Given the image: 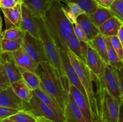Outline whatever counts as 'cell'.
I'll use <instances>...</instances> for the list:
<instances>
[{"label": "cell", "instance_id": "12", "mask_svg": "<svg viewBox=\"0 0 123 122\" xmlns=\"http://www.w3.org/2000/svg\"><path fill=\"white\" fill-rule=\"evenodd\" d=\"M60 53H61L62 66H63L64 69L66 72V76L69 81L70 84L73 85L77 89H78L87 98L85 89L80 83L79 77H78L74 67L72 65V63L70 61V59L67 55V52L60 49Z\"/></svg>", "mask_w": 123, "mask_h": 122}, {"label": "cell", "instance_id": "21", "mask_svg": "<svg viewBox=\"0 0 123 122\" xmlns=\"http://www.w3.org/2000/svg\"><path fill=\"white\" fill-rule=\"evenodd\" d=\"M33 92L36 94V96L41 100H42L44 104L48 105L50 108L52 109L58 114L60 115L63 118H64L63 109L56 102V100L52 97L50 96L44 90H43L42 87H40L39 88L34 90Z\"/></svg>", "mask_w": 123, "mask_h": 122}, {"label": "cell", "instance_id": "37", "mask_svg": "<svg viewBox=\"0 0 123 122\" xmlns=\"http://www.w3.org/2000/svg\"><path fill=\"white\" fill-rule=\"evenodd\" d=\"M19 110L6 106H0V120L8 118L16 114Z\"/></svg>", "mask_w": 123, "mask_h": 122}, {"label": "cell", "instance_id": "7", "mask_svg": "<svg viewBox=\"0 0 123 122\" xmlns=\"http://www.w3.org/2000/svg\"><path fill=\"white\" fill-rule=\"evenodd\" d=\"M22 48L38 64L48 62L44 44L40 38H36L26 32Z\"/></svg>", "mask_w": 123, "mask_h": 122}, {"label": "cell", "instance_id": "32", "mask_svg": "<svg viewBox=\"0 0 123 122\" xmlns=\"http://www.w3.org/2000/svg\"><path fill=\"white\" fill-rule=\"evenodd\" d=\"M8 118L16 122H40L38 117L25 110L19 111L16 114Z\"/></svg>", "mask_w": 123, "mask_h": 122}, {"label": "cell", "instance_id": "41", "mask_svg": "<svg viewBox=\"0 0 123 122\" xmlns=\"http://www.w3.org/2000/svg\"><path fill=\"white\" fill-rule=\"evenodd\" d=\"M94 122H106L105 120L104 117L102 116V113L99 111V113H98V116L97 118H95V120H94Z\"/></svg>", "mask_w": 123, "mask_h": 122}, {"label": "cell", "instance_id": "39", "mask_svg": "<svg viewBox=\"0 0 123 122\" xmlns=\"http://www.w3.org/2000/svg\"><path fill=\"white\" fill-rule=\"evenodd\" d=\"M99 6L109 8L115 0H95Z\"/></svg>", "mask_w": 123, "mask_h": 122}, {"label": "cell", "instance_id": "35", "mask_svg": "<svg viewBox=\"0 0 123 122\" xmlns=\"http://www.w3.org/2000/svg\"><path fill=\"white\" fill-rule=\"evenodd\" d=\"M10 81L5 72L3 67L0 65V90L5 89L11 86Z\"/></svg>", "mask_w": 123, "mask_h": 122}, {"label": "cell", "instance_id": "2", "mask_svg": "<svg viewBox=\"0 0 123 122\" xmlns=\"http://www.w3.org/2000/svg\"><path fill=\"white\" fill-rule=\"evenodd\" d=\"M36 21L38 25L40 38L44 44L48 62L51 65L60 77L65 89L70 92V83L62 66L60 49L48 30L44 19L36 18Z\"/></svg>", "mask_w": 123, "mask_h": 122}, {"label": "cell", "instance_id": "44", "mask_svg": "<svg viewBox=\"0 0 123 122\" xmlns=\"http://www.w3.org/2000/svg\"><path fill=\"white\" fill-rule=\"evenodd\" d=\"M38 120H39L40 122H52V121L46 119V118H42V117H38Z\"/></svg>", "mask_w": 123, "mask_h": 122}, {"label": "cell", "instance_id": "28", "mask_svg": "<svg viewBox=\"0 0 123 122\" xmlns=\"http://www.w3.org/2000/svg\"><path fill=\"white\" fill-rule=\"evenodd\" d=\"M60 2H72L79 5L82 9L89 15L93 13L98 7V5L95 0H57Z\"/></svg>", "mask_w": 123, "mask_h": 122}, {"label": "cell", "instance_id": "10", "mask_svg": "<svg viewBox=\"0 0 123 122\" xmlns=\"http://www.w3.org/2000/svg\"><path fill=\"white\" fill-rule=\"evenodd\" d=\"M86 64L91 71L95 78L101 79L103 77L105 66L106 64L90 44L88 46Z\"/></svg>", "mask_w": 123, "mask_h": 122}, {"label": "cell", "instance_id": "22", "mask_svg": "<svg viewBox=\"0 0 123 122\" xmlns=\"http://www.w3.org/2000/svg\"><path fill=\"white\" fill-rule=\"evenodd\" d=\"M11 86L17 95L25 102H30L33 96V90L29 87L24 79L13 83Z\"/></svg>", "mask_w": 123, "mask_h": 122}, {"label": "cell", "instance_id": "36", "mask_svg": "<svg viewBox=\"0 0 123 122\" xmlns=\"http://www.w3.org/2000/svg\"><path fill=\"white\" fill-rule=\"evenodd\" d=\"M110 38L113 47L117 53L119 57L123 61V47L118 37V35L114 36V37H111Z\"/></svg>", "mask_w": 123, "mask_h": 122}, {"label": "cell", "instance_id": "43", "mask_svg": "<svg viewBox=\"0 0 123 122\" xmlns=\"http://www.w3.org/2000/svg\"><path fill=\"white\" fill-rule=\"evenodd\" d=\"M118 122H123V106L121 108V111H120V118H119Z\"/></svg>", "mask_w": 123, "mask_h": 122}, {"label": "cell", "instance_id": "40", "mask_svg": "<svg viewBox=\"0 0 123 122\" xmlns=\"http://www.w3.org/2000/svg\"><path fill=\"white\" fill-rule=\"evenodd\" d=\"M118 76L119 78H120V85H121V90H122L123 94V67L122 69H121L120 70H118Z\"/></svg>", "mask_w": 123, "mask_h": 122}, {"label": "cell", "instance_id": "9", "mask_svg": "<svg viewBox=\"0 0 123 122\" xmlns=\"http://www.w3.org/2000/svg\"><path fill=\"white\" fill-rule=\"evenodd\" d=\"M7 58L12 60L21 70L28 71L41 76L40 65L36 63L22 47L13 52L4 54Z\"/></svg>", "mask_w": 123, "mask_h": 122}, {"label": "cell", "instance_id": "5", "mask_svg": "<svg viewBox=\"0 0 123 122\" xmlns=\"http://www.w3.org/2000/svg\"><path fill=\"white\" fill-rule=\"evenodd\" d=\"M97 83V99L99 111L102 113L106 122H118L121 105L115 98L108 92L103 82V78H95Z\"/></svg>", "mask_w": 123, "mask_h": 122}, {"label": "cell", "instance_id": "3", "mask_svg": "<svg viewBox=\"0 0 123 122\" xmlns=\"http://www.w3.org/2000/svg\"><path fill=\"white\" fill-rule=\"evenodd\" d=\"M41 68V86L64 110L68 99V92L65 89L60 77L48 62L40 64Z\"/></svg>", "mask_w": 123, "mask_h": 122}, {"label": "cell", "instance_id": "16", "mask_svg": "<svg viewBox=\"0 0 123 122\" xmlns=\"http://www.w3.org/2000/svg\"><path fill=\"white\" fill-rule=\"evenodd\" d=\"M52 0H22L35 17L44 19Z\"/></svg>", "mask_w": 123, "mask_h": 122}, {"label": "cell", "instance_id": "6", "mask_svg": "<svg viewBox=\"0 0 123 122\" xmlns=\"http://www.w3.org/2000/svg\"><path fill=\"white\" fill-rule=\"evenodd\" d=\"M24 110L29 111L37 117L46 118L54 122H64V118L41 100L34 92L30 102H25Z\"/></svg>", "mask_w": 123, "mask_h": 122}, {"label": "cell", "instance_id": "34", "mask_svg": "<svg viewBox=\"0 0 123 122\" xmlns=\"http://www.w3.org/2000/svg\"><path fill=\"white\" fill-rule=\"evenodd\" d=\"M109 9L123 21V0H115Z\"/></svg>", "mask_w": 123, "mask_h": 122}, {"label": "cell", "instance_id": "1", "mask_svg": "<svg viewBox=\"0 0 123 122\" xmlns=\"http://www.w3.org/2000/svg\"><path fill=\"white\" fill-rule=\"evenodd\" d=\"M63 7L61 2L52 0L43 19L58 47L67 52L69 51L68 41L73 33V26L65 14Z\"/></svg>", "mask_w": 123, "mask_h": 122}, {"label": "cell", "instance_id": "13", "mask_svg": "<svg viewBox=\"0 0 123 122\" xmlns=\"http://www.w3.org/2000/svg\"><path fill=\"white\" fill-rule=\"evenodd\" d=\"M70 93L81 110L86 122H94V117L87 98L78 89L71 84H70Z\"/></svg>", "mask_w": 123, "mask_h": 122}, {"label": "cell", "instance_id": "19", "mask_svg": "<svg viewBox=\"0 0 123 122\" xmlns=\"http://www.w3.org/2000/svg\"><path fill=\"white\" fill-rule=\"evenodd\" d=\"M76 22L84 30L90 41L100 33L98 28L94 23L90 16L87 13H84L79 16L77 19Z\"/></svg>", "mask_w": 123, "mask_h": 122}, {"label": "cell", "instance_id": "31", "mask_svg": "<svg viewBox=\"0 0 123 122\" xmlns=\"http://www.w3.org/2000/svg\"><path fill=\"white\" fill-rule=\"evenodd\" d=\"M1 55L9 53L19 50L22 45L18 42L1 37Z\"/></svg>", "mask_w": 123, "mask_h": 122}, {"label": "cell", "instance_id": "26", "mask_svg": "<svg viewBox=\"0 0 123 122\" xmlns=\"http://www.w3.org/2000/svg\"><path fill=\"white\" fill-rule=\"evenodd\" d=\"M66 6L63 7L64 11L69 21L73 25L76 22L78 17L85 12L77 4L72 2H66Z\"/></svg>", "mask_w": 123, "mask_h": 122}, {"label": "cell", "instance_id": "30", "mask_svg": "<svg viewBox=\"0 0 123 122\" xmlns=\"http://www.w3.org/2000/svg\"><path fill=\"white\" fill-rule=\"evenodd\" d=\"M68 48L69 51H72L77 57H78L79 59L85 63L84 56L82 53L81 43H80V40L74 34V32L68 41Z\"/></svg>", "mask_w": 123, "mask_h": 122}, {"label": "cell", "instance_id": "8", "mask_svg": "<svg viewBox=\"0 0 123 122\" xmlns=\"http://www.w3.org/2000/svg\"><path fill=\"white\" fill-rule=\"evenodd\" d=\"M103 80L108 92L116 99L119 104L123 106V94L118 69L109 65H106L104 68Z\"/></svg>", "mask_w": 123, "mask_h": 122}, {"label": "cell", "instance_id": "38", "mask_svg": "<svg viewBox=\"0 0 123 122\" xmlns=\"http://www.w3.org/2000/svg\"><path fill=\"white\" fill-rule=\"evenodd\" d=\"M19 4H22V0H0L1 8H13Z\"/></svg>", "mask_w": 123, "mask_h": 122}, {"label": "cell", "instance_id": "18", "mask_svg": "<svg viewBox=\"0 0 123 122\" xmlns=\"http://www.w3.org/2000/svg\"><path fill=\"white\" fill-rule=\"evenodd\" d=\"M123 26V20L117 16H114L103 23L98 29L100 33L103 36L111 37L117 36Z\"/></svg>", "mask_w": 123, "mask_h": 122}, {"label": "cell", "instance_id": "15", "mask_svg": "<svg viewBox=\"0 0 123 122\" xmlns=\"http://www.w3.org/2000/svg\"><path fill=\"white\" fill-rule=\"evenodd\" d=\"M20 28L33 37L40 38L36 17L23 3L22 4V19Z\"/></svg>", "mask_w": 123, "mask_h": 122}, {"label": "cell", "instance_id": "29", "mask_svg": "<svg viewBox=\"0 0 123 122\" xmlns=\"http://www.w3.org/2000/svg\"><path fill=\"white\" fill-rule=\"evenodd\" d=\"M22 76V79H24V81L26 82L29 86V87L32 90L37 89L39 88L41 86V77L38 76L37 74L32 72L28 71L21 70Z\"/></svg>", "mask_w": 123, "mask_h": 122}, {"label": "cell", "instance_id": "42", "mask_svg": "<svg viewBox=\"0 0 123 122\" xmlns=\"http://www.w3.org/2000/svg\"><path fill=\"white\" fill-rule=\"evenodd\" d=\"M118 37L119 39H120V42H121L123 47V26L121 27V28L120 29V31H119L118 34Z\"/></svg>", "mask_w": 123, "mask_h": 122}, {"label": "cell", "instance_id": "24", "mask_svg": "<svg viewBox=\"0 0 123 122\" xmlns=\"http://www.w3.org/2000/svg\"><path fill=\"white\" fill-rule=\"evenodd\" d=\"M90 16L94 23L99 28L103 23L115 15L109 8L98 6L97 10Z\"/></svg>", "mask_w": 123, "mask_h": 122}, {"label": "cell", "instance_id": "45", "mask_svg": "<svg viewBox=\"0 0 123 122\" xmlns=\"http://www.w3.org/2000/svg\"><path fill=\"white\" fill-rule=\"evenodd\" d=\"M0 122H16L15 121H13L10 118H4V119L0 120Z\"/></svg>", "mask_w": 123, "mask_h": 122}, {"label": "cell", "instance_id": "27", "mask_svg": "<svg viewBox=\"0 0 123 122\" xmlns=\"http://www.w3.org/2000/svg\"><path fill=\"white\" fill-rule=\"evenodd\" d=\"M26 32L20 28H11L1 32V37L18 42L22 45Z\"/></svg>", "mask_w": 123, "mask_h": 122}, {"label": "cell", "instance_id": "11", "mask_svg": "<svg viewBox=\"0 0 123 122\" xmlns=\"http://www.w3.org/2000/svg\"><path fill=\"white\" fill-rule=\"evenodd\" d=\"M0 106H6L22 111L25 107V102L17 95L12 86H10L0 90Z\"/></svg>", "mask_w": 123, "mask_h": 122}, {"label": "cell", "instance_id": "17", "mask_svg": "<svg viewBox=\"0 0 123 122\" xmlns=\"http://www.w3.org/2000/svg\"><path fill=\"white\" fill-rule=\"evenodd\" d=\"M4 16L6 29L11 28H20L22 19V4L11 8H1Z\"/></svg>", "mask_w": 123, "mask_h": 122}, {"label": "cell", "instance_id": "25", "mask_svg": "<svg viewBox=\"0 0 123 122\" xmlns=\"http://www.w3.org/2000/svg\"><path fill=\"white\" fill-rule=\"evenodd\" d=\"M108 48V55L109 65L120 70L123 67V61L119 57L117 53L114 49L110 37H104Z\"/></svg>", "mask_w": 123, "mask_h": 122}, {"label": "cell", "instance_id": "33", "mask_svg": "<svg viewBox=\"0 0 123 122\" xmlns=\"http://www.w3.org/2000/svg\"><path fill=\"white\" fill-rule=\"evenodd\" d=\"M73 32H74V34L76 35L77 37H78V39L80 40V41L84 42V43H86L87 44H90V41L88 39V37L86 36V33H85V32L84 31V30L82 29V28L80 27V25L77 22H76L75 23H74L73 25Z\"/></svg>", "mask_w": 123, "mask_h": 122}, {"label": "cell", "instance_id": "14", "mask_svg": "<svg viewBox=\"0 0 123 122\" xmlns=\"http://www.w3.org/2000/svg\"><path fill=\"white\" fill-rule=\"evenodd\" d=\"M64 122H86L84 114L70 93L64 108Z\"/></svg>", "mask_w": 123, "mask_h": 122}, {"label": "cell", "instance_id": "20", "mask_svg": "<svg viewBox=\"0 0 123 122\" xmlns=\"http://www.w3.org/2000/svg\"><path fill=\"white\" fill-rule=\"evenodd\" d=\"M0 65L3 67L11 84L22 79L21 71L19 67L12 60L7 58L3 55H1Z\"/></svg>", "mask_w": 123, "mask_h": 122}, {"label": "cell", "instance_id": "23", "mask_svg": "<svg viewBox=\"0 0 123 122\" xmlns=\"http://www.w3.org/2000/svg\"><path fill=\"white\" fill-rule=\"evenodd\" d=\"M90 45L98 53L105 64L109 65L108 55V48L104 36L99 33L94 38L90 44Z\"/></svg>", "mask_w": 123, "mask_h": 122}, {"label": "cell", "instance_id": "4", "mask_svg": "<svg viewBox=\"0 0 123 122\" xmlns=\"http://www.w3.org/2000/svg\"><path fill=\"white\" fill-rule=\"evenodd\" d=\"M67 55L72 65L74 67L82 85L85 89L86 96L91 106L94 117L97 118L99 113V106L97 96L94 91L92 82L94 76L90 68L82 61L77 57L72 51H67Z\"/></svg>", "mask_w": 123, "mask_h": 122}]
</instances>
